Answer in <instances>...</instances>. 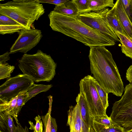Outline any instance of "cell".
<instances>
[{
  "instance_id": "obj_20",
  "label": "cell",
  "mask_w": 132,
  "mask_h": 132,
  "mask_svg": "<svg viewBox=\"0 0 132 132\" xmlns=\"http://www.w3.org/2000/svg\"><path fill=\"white\" fill-rule=\"evenodd\" d=\"M92 128L95 132H125L123 127L117 124L113 126H105L94 120Z\"/></svg>"
},
{
  "instance_id": "obj_26",
  "label": "cell",
  "mask_w": 132,
  "mask_h": 132,
  "mask_svg": "<svg viewBox=\"0 0 132 132\" xmlns=\"http://www.w3.org/2000/svg\"><path fill=\"white\" fill-rule=\"evenodd\" d=\"M42 119V116L39 115L36 116L35 118L36 122L35 126L31 121H29L28 122L30 126L29 129L33 130V132H43V123Z\"/></svg>"
},
{
  "instance_id": "obj_27",
  "label": "cell",
  "mask_w": 132,
  "mask_h": 132,
  "mask_svg": "<svg viewBox=\"0 0 132 132\" xmlns=\"http://www.w3.org/2000/svg\"><path fill=\"white\" fill-rule=\"evenodd\" d=\"M123 8L132 23V0H121Z\"/></svg>"
},
{
  "instance_id": "obj_32",
  "label": "cell",
  "mask_w": 132,
  "mask_h": 132,
  "mask_svg": "<svg viewBox=\"0 0 132 132\" xmlns=\"http://www.w3.org/2000/svg\"><path fill=\"white\" fill-rule=\"evenodd\" d=\"M51 132H57V125L55 118L51 117Z\"/></svg>"
},
{
  "instance_id": "obj_11",
  "label": "cell",
  "mask_w": 132,
  "mask_h": 132,
  "mask_svg": "<svg viewBox=\"0 0 132 132\" xmlns=\"http://www.w3.org/2000/svg\"><path fill=\"white\" fill-rule=\"evenodd\" d=\"M27 92L20 93L9 101H0V112L8 113L14 118L17 124L19 123L17 117L22 108L25 104Z\"/></svg>"
},
{
  "instance_id": "obj_7",
  "label": "cell",
  "mask_w": 132,
  "mask_h": 132,
  "mask_svg": "<svg viewBox=\"0 0 132 132\" xmlns=\"http://www.w3.org/2000/svg\"><path fill=\"white\" fill-rule=\"evenodd\" d=\"M110 10L107 7L99 11L79 14L77 18L87 26L115 42H119L118 38L110 27L107 20V15Z\"/></svg>"
},
{
  "instance_id": "obj_15",
  "label": "cell",
  "mask_w": 132,
  "mask_h": 132,
  "mask_svg": "<svg viewBox=\"0 0 132 132\" xmlns=\"http://www.w3.org/2000/svg\"><path fill=\"white\" fill-rule=\"evenodd\" d=\"M13 117L8 113L0 112V132H16Z\"/></svg>"
},
{
  "instance_id": "obj_16",
  "label": "cell",
  "mask_w": 132,
  "mask_h": 132,
  "mask_svg": "<svg viewBox=\"0 0 132 132\" xmlns=\"http://www.w3.org/2000/svg\"><path fill=\"white\" fill-rule=\"evenodd\" d=\"M106 17L109 25L115 33L117 32L128 36L124 30L117 14L115 4L108 12Z\"/></svg>"
},
{
  "instance_id": "obj_4",
  "label": "cell",
  "mask_w": 132,
  "mask_h": 132,
  "mask_svg": "<svg viewBox=\"0 0 132 132\" xmlns=\"http://www.w3.org/2000/svg\"><path fill=\"white\" fill-rule=\"evenodd\" d=\"M45 12L43 5L38 0H13L0 4V14L11 18L28 30Z\"/></svg>"
},
{
  "instance_id": "obj_3",
  "label": "cell",
  "mask_w": 132,
  "mask_h": 132,
  "mask_svg": "<svg viewBox=\"0 0 132 132\" xmlns=\"http://www.w3.org/2000/svg\"><path fill=\"white\" fill-rule=\"evenodd\" d=\"M18 63L23 74L36 82H50L55 74L56 63L50 55L40 50L34 54H24Z\"/></svg>"
},
{
  "instance_id": "obj_25",
  "label": "cell",
  "mask_w": 132,
  "mask_h": 132,
  "mask_svg": "<svg viewBox=\"0 0 132 132\" xmlns=\"http://www.w3.org/2000/svg\"><path fill=\"white\" fill-rule=\"evenodd\" d=\"M93 120L101 124L107 126H113L117 124L114 122L107 115L93 117Z\"/></svg>"
},
{
  "instance_id": "obj_36",
  "label": "cell",
  "mask_w": 132,
  "mask_h": 132,
  "mask_svg": "<svg viewBox=\"0 0 132 132\" xmlns=\"http://www.w3.org/2000/svg\"><path fill=\"white\" fill-rule=\"evenodd\" d=\"M125 132H132V129L130 130L126 131Z\"/></svg>"
},
{
  "instance_id": "obj_29",
  "label": "cell",
  "mask_w": 132,
  "mask_h": 132,
  "mask_svg": "<svg viewBox=\"0 0 132 132\" xmlns=\"http://www.w3.org/2000/svg\"><path fill=\"white\" fill-rule=\"evenodd\" d=\"M19 24L11 18L0 14V25H14Z\"/></svg>"
},
{
  "instance_id": "obj_8",
  "label": "cell",
  "mask_w": 132,
  "mask_h": 132,
  "mask_svg": "<svg viewBox=\"0 0 132 132\" xmlns=\"http://www.w3.org/2000/svg\"><path fill=\"white\" fill-rule=\"evenodd\" d=\"M34 84L32 79L23 74L9 78L0 86V101H9L20 93L28 91Z\"/></svg>"
},
{
  "instance_id": "obj_35",
  "label": "cell",
  "mask_w": 132,
  "mask_h": 132,
  "mask_svg": "<svg viewBox=\"0 0 132 132\" xmlns=\"http://www.w3.org/2000/svg\"><path fill=\"white\" fill-rule=\"evenodd\" d=\"M125 130L128 131L132 129V121L124 125Z\"/></svg>"
},
{
  "instance_id": "obj_22",
  "label": "cell",
  "mask_w": 132,
  "mask_h": 132,
  "mask_svg": "<svg viewBox=\"0 0 132 132\" xmlns=\"http://www.w3.org/2000/svg\"><path fill=\"white\" fill-rule=\"evenodd\" d=\"M24 29L20 25H0V34L2 35L12 34L16 32H19L21 30Z\"/></svg>"
},
{
  "instance_id": "obj_17",
  "label": "cell",
  "mask_w": 132,
  "mask_h": 132,
  "mask_svg": "<svg viewBox=\"0 0 132 132\" xmlns=\"http://www.w3.org/2000/svg\"><path fill=\"white\" fill-rule=\"evenodd\" d=\"M115 33L121 43L122 52L132 59V40L128 36L118 32H116Z\"/></svg>"
},
{
  "instance_id": "obj_19",
  "label": "cell",
  "mask_w": 132,
  "mask_h": 132,
  "mask_svg": "<svg viewBox=\"0 0 132 132\" xmlns=\"http://www.w3.org/2000/svg\"><path fill=\"white\" fill-rule=\"evenodd\" d=\"M52 87V85H36L34 84L28 90L25 100L26 103L28 100L40 93L46 92Z\"/></svg>"
},
{
  "instance_id": "obj_21",
  "label": "cell",
  "mask_w": 132,
  "mask_h": 132,
  "mask_svg": "<svg viewBox=\"0 0 132 132\" xmlns=\"http://www.w3.org/2000/svg\"><path fill=\"white\" fill-rule=\"evenodd\" d=\"M94 83L99 96L104 108L106 110L109 105L108 94L106 92L95 79L94 80Z\"/></svg>"
},
{
  "instance_id": "obj_6",
  "label": "cell",
  "mask_w": 132,
  "mask_h": 132,
  "mask_svg": "<svg viewBox=\"0 0 132 132\" xmlns=\"http://www.w3.org/2000/svg\"><path fill=\"white\" fill-rule=\"evenodd\" d=\"M121 98L113 104L110 117L121 126L132 121V84L127 85Z\"/></svg>"
},
{
  "instance_id": "obj_28",
  "label": "cell",
  "mask_w": 132,
  "mask_h": 132,
  "mask_svg": "<svg viewBox=\"0 0 132 132\" xmlns=\"http://www.w3.org/2000/svg\"><path fill=\"white\" fill-rule=\"evenodd\" d=\"M51 113L48 112L45 115L42 116L44 128L43 132H51Z\"/></svg>"
},
{
  "instance_id": "obj_24",
  "label": "cell",
  "mask_w": 132,
  "mask_h": 132,
  "mask_svg": "<svg viewBox=\"0 0 132 132\" xmlns=\"http://www.w3.org/2000/svg\"><path fill=\"white\" fill-rule=\"evenodd\" d=\"M76 6L79 14L91 12L90 10L89 0H72Z\"/></svg>"
},
{
  "instance_id": "obj_31",
  "label": "cell",
  "mask_w": 132,
  "mask_h": 132,
  "mask_svg": "<svg viewBox=\"0 0 132 132\" xmlns=\"http://www.w3.org/2000/svg\"><path fill=\"white\" fill-rule=\"evenodd\" d=\"M10 54V52H7L0 56V64L6 63V62L9 60L10 57L9 56Z\"/></svg>"
},
{
  "instance_id": "obj_23",
  "label": "cell",
  "mask_w": 132,
  "mask_h": 132,
  "mask_svg": "<svg viewBox=\"0 0 132 132\" xmlns=\"http://www.w3.org/2000/svg\"><path fill=\"white\" fill-rule=\"evenodd\" d=\"M15 68L14 66L9 65L7 63L0 64V80L10 78Z\"/></svg>"
},
{
  "instance_id": "obj_13",
  "label": "cell",
  "mask_w": 132,
  "mask_h": 132,
  "mask_svg": "<svg viewBox=\"0 0 132 132\" xmlns=\"http://www.w3.org/2000/svg\"><path fill=\"white\" fill-rule=\"evenodd\" d=\"M76 100L78 104L82 120L89 128L93 129L92 128L93 117L90 113L85 99L81 94L79 93L78 94Z\"/></svg>"
},
{
  "instance_id": "obj_1",
  "label": "cell",
  "mask_w": 132,
  "mask_h": 132,
  "mask_svg": "<svg viewBox=\"0 0 132 132\" xmlns=\"http://www.w3.org/2000/svg\"><path fill=\"white\" fill-rule=\"evenodd\" d=\"M88 57L94 78L108 94L121 96L124 90L123 83L110 52L104 46L92 47Z\"/></svg>"
},
{
  "instance_id": "obj_18",
  "label": "cell",
  "mask_w": 132,
  "mask_h": 132,
  "mask_svg": "<svg viewBox=\"0 0 132 132\" xmlns=\"http://www.w3.org/2000/svg\"><path fill=\"white\" fill-rule=\"evenodd\" d=\"M90 11H101L108 7L112 8L114 5L113 0H89Z\"/></svg>"
},
{
  "instance_id": "obj_33",
  "label": "cell",
  "mask_w": 132,
  "mask_h": 132,
  "mask_svg": "<svg viewBox=\"0 0 132 132\" xmlns=\"http://www.w3.org/2000/svg\"><path fill=\"white\" fill-rule=\"evenodd\" d=\"M126 78L130 83L132 84V64L127 70L126 73Z\"/></svg>"
},
{
  "instance_id": "obj_10",
  "label": "cell",
  "mask_w": 132,
  "mask_h": 132,
  "mask_svg": "<svg viewBox=\"0 0 132 132\" xmlns=\"http://www.w3.org/2000/svg\"><path fill=\"white\" fill-rule=\"evenodd\" d=\"M67 113V125L69 127L70 132H95L82 120L78 103L74 106H70Z\"/></svg>"
},
{
  "instance_id": "obj_5",
  "label": "cell",
  "mask_w": 132,
  "mask_h": 132,
  "mask_svg": "<svg viewBox=\"0 0 132 132\" xmlns=\"http://www.w3.org/2000/svg\"><path fill=\"white\" fill-rule=\"evenodd\" d=\"M93 77L87 75L79 82L80 93L85 99L93 117L106 115V110L101 100L95 86Z\"/></svg>"
},
{
  "instance_id": "obj_34",
  "label": "cell",
  "mask_w": 132,
  "mask_h": 132,
  "mask_svg": "<svg viewBox=\"0 0 132 132\" xmlns=\"http://www.w3.org/2000/svg\"><path fill=\"white\" fill-rule=\"evenodd\" d=\"M16 126V132H29L27 126H25L23 128L19 123Z\"/></svg>"
},
{
  "instance_id": "obj_12",
  "label": "cell",
  "mask_w": 132,
  "mask_h": 132,
  "mask_svg": "<svg viewBox=\"0 0 132 132\" xmlns=\"http://www.w3.org/2000/svg\"><path fill=\"white\" fill-rule=\"evenodd\" d=\"M116 13L121 25L128 37L132 40V23L123 8L121 0L115 3Z\"/></svg>"
},
{
  "instance_id": "obj_2",
  "label": "cell",
  "mask_w": 132,
  "mask_h": 132,
  "mask_svg": "<svg viewBox=\"0 0 132 132\" xmlns=\"http://www.w3.org/2000/svg\"><path fill=\"white\" fill-rule=\"evenodd\" d=\"M52 29L72 38L90 47L114 45L115 42L87 26L77 17L51 11L48 15Z\"/></svg>"
},
{
  "instance_id": "obj_30",
  "label": "cell",
  "mask_w": 132,
  "mask_h": 132,
  "mask_svg": "<svg viewBox=\"0 0 132 132\" xmlns=\"http://www.w3.org/2000/svg\"><path fill=\"white\" fill-rule=\"evenodd\" d=\"M40 3H48L59 5L68 1L69 0H38Z\"/></svg>"
},
{
  "instance_id": "obj_9",
  "label": "cell",
  "mask_w": 132,
  "mask_h": 132,
  "mask_svg": "<svg viewBox=\"0 0 132 132\" xmlns=\"http://www.w3.org/2000/svg\"><path fill=\"white\" fill-rule=\"evenodd\" d=\"M19 36L10 49V54L17 52L26 54L35 47L43 37L41 30L23 29L18 32Z\"/></svg>"
},
{
  "instance_id": "obj_14",
  "label": "cell",
  "mask_w": 132,
  "mask_h": 132,
  "mask_svg": "<svg viewBox=\"0 0 132 132\" xmlns=\"http://www.w3.org/2000/svg\"><path fill=\"white\" fill-rule=\"evenodd\" d=\"M53 11L57 13L71 17H77L79 14L72 0H69L60 5H56Z\"/></svg>"
}]
</instances>
